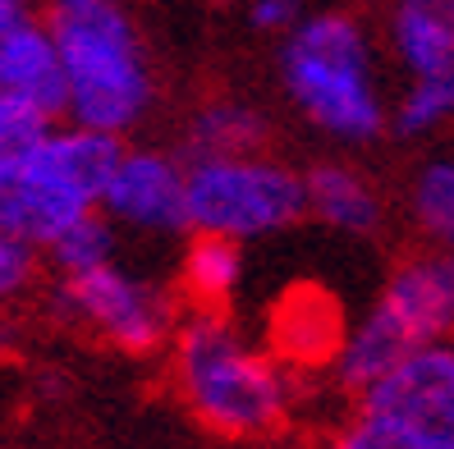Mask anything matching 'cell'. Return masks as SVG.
Wrapping results in <instances>:
<instances>
[{
	"instance_id": "cell-19",
	"label": "cell",
	"mask_w": 454,
	"mask_h": 449,
	"mask_svg": "<svg viewBox=\"0 0 454 449\" xmlns=\"http://www.w3.org/2000/svg\"><path fill=\"white\" fill-rule=\"evenodd\" d=\"M51 124H56V115H46L42 105L23 101V97H14V92H0V156L37 143Z\"/></svg>"
},
{
	"instance_id": "cell-15",
	"label": "cell",
	"mask_w": 454,
	"mask_h": 449,
	"mask_svg": "<svg viewBox=\"0 0 454 449\" xmlns=\"http://www.w3.org/2000/svg\"><path fill=\"white\" fill-rule=\"evenodd\" d=\"M115 248H120V225L106 211H88L46 244V261L56 267V275H74L101 267V261H115Z\"/></svg>"
},
{
	"instance_id": "cell-14",
	"label": "cell",
	"mask_w": 454,
	"mask_h": 449,
	"mask_svg": "<svg viewBox=\"0 0 454 449\" xmlns=\"http://www.w3.org/2000/svg\"><path fill=\"white\" fill-rule=\"evenodd\" d=\"M271 124L248 101H207L189 120V161L193 156H244L262 151Z\"/></svg>"
},
{
	"instance_id": "cell-4",
	"label": "cell",
	"mask_w": 454,
	"mask_h": 449,
	"mask_svg": "<svg viewBox=\"0 0 454 449\" xmlns=\"http://www.w3.org/2000/svg\"><path fill=\"white\" fill-rule=\"evenodd\" d=\"M294 105L340 143H372L390 128V111L372 78V42L354 14H303L280 50Z\"/></svg>"
},
{
	"instance_id": "cell-5",
	"label": "cell",
	"mask_w": 454,
	"mask_h": 449,
	"mask_svg": "<svg viewBox=\"0 0 454 449\" xmlns=\"http://www.w3.org/2000/svg\"><path fill=\"white\" fill-rule=\"evenodd\" d=\"M454 335V248H432L390 271L372 312L340 339L335 381L344 394H363L413 349Z\"/></svg>"
},
{
	"instance_id": "cell-11",
	"label": "cell",
	"mask_w": 454,
	"mask_h": 449,
	"mask_svg": "<svg viewBox=\"0 0 454 449\" xmlns=\"http://www.w3.org/2000/svg\"><path fill=\"white\" fill-rule=\"evenodd\" d=\"M390 46L409 78L454 74V0H395Z\"/></svg>"
},
{
	"instance_id": "cell-3",
	"label": "cell",
	"mask_w": 454,
	"mask_h": 449,
	"mask_svg": "<svg viewBox=\"0 0 454 449\" xmlns=\"http://www.w3.org/2000/svg\"><path fill=\"white\" fill-rule=\"evenodd\" d=\"M124 138L101 128L56 120L46 134L19 151L0 156V229L46 248L78 216L101 211V193Z\"/></svg>"
},
{
	"instance_id": "cell-13",
	"label": "cell",
	"mask_w": 454,
	"mask_h": 449,
	"mask_svg": "<svg viewBox=\"0 0 454 449\" xmlns=\"http://www.w3.org/2000/svg\"><path fill=\"white\" fill-rule=\"evenodd\" d=\"M244 284V252L239 239L230 234H211V229H193L189 248L179 257V289L184 298L202 312H225L230 298Z\"/></svg>"
},
{
	"instance_id": "cell-17",
	"label": "cell",
	"mask_w": 454,
	"mask_h": 449,
	"mask_svg": "<svg viewBox=\"0 0 454 449\" xmlns=\"http://www.w3.org/2000/svg\"><path fill=\"white\" fill-rule=\"evenodd\" d=\"M450 120H454V74H418L390 111V124L404 138L436 134Z\"/></svg>"
},
{
	"instance_id": "cell-8",
	"label": "cell",
	"mask_w": 454,
	"mask_h": 449,
	"mask_svg": "<svg viewBox=\"0 0 454 449\" xmlns=\"http://www.w3.org/2000/svg\"><path fill=\"white\" fill-rule=\"evenodd\" d=\"M56 307L74 326L97 335L101 344L129 358H152L175 339V303L152 280L133 275L115 261H101L92 271L60 275Z\"/></svg>"
},
{
	"instance_id": "cell-18",
	"label": "cell",
	"mask_w": 454,
	"mask_h": 449,
	"mask_svg": "<svg viewBox=\"0 0 454 449\" xmlns=\"http://www.w3.org/2000/svg\"><path fill=\"white\" fill-rule=\"evenodd\" d=\"M42 257H46V248H37L33 239H23L14 229H0V316L19 307L37 289Z\"/></svg>"
},
{
	"instance_id": "cell-6",
	"label": "cell",
	"mask_w": 454,
	"mask_h": 449,
	"mask_svg": "<svg viewBox=\"0 0 454 449\" xmlns=\"http://www.w3.org/2000/svg\"><path fill=\"white\" fill-rule=\"evenodd\" d=\"M354 399L340 431L349 449H454V344L413 349Z\"/></svg>"
},
{
	"instance_id": "cell-21",
	"label": "cell",
	"mask_w": 454,
	"mask_h": 449,
	"mask_svg": "<svg viewBox=\"0 0 454 449\" xmlns=\"http://www.w3.org/2000/svg\"><path fill=\"white\" fill-rule=\"evenodd\" d=\"M28 14H33V0H0V33H10Z\"/></svg>"
},
{
	"instance_id": "cell-20",
	"label": "cell",
	"mask_w": 454,
	"mask_h": 449,
	"mask_svg": "<svg viewBox=\"0 0 454 449\" xmlns=\"http://www.w3.org/2000/svg\"><path fill=\"white\" fill-rule=\"evenodd\" d=\"M303 23V0H253V28L294 33Z\"/></svg>"
},
{
	"instance_id": "cell-2",
	"label": "cell",
	"mask_w": 454,
	"mask_h": 449,
	"mask_svg": "<svg viewBox=\"0 0 454 449\" xmlns=\"http://www.w3.org/2000/svg\"><path fill=\"white\" fill-rule=\"evenodd\" d=\"M46 23L65 65V120L124 138L152 111L143 37L120 0H51Z\"/></svg>"
},
{
	"instance_id": "cell-1",
	"label": "cell",
	"mask_w": 454,
	"mask_h": 449,
	"mask_svg": "<svg viewBox=\"0 0 454 449\" xmlns=\"http://www.w3.org/2000/svg\"><path fill=\"white\" fill-rule=\"evenodd\" d=\"M170 381L189 417L221 440L276 436L294 404L280 362L253 349L225 312L202 307L170 339Z\"/></svg>"
},
{
	"instance_id": "cell-12",
	"label": "cell",
	"mask_w": 454,
	"mask_h": 449,
	"mask_svg": "<svg viewBox=\"0 0 454 449\" xmlns=\"http://www.w3.org/2000/svg\"><path fill=\"white\" fill-rule=\"evenodd\" d=\"M308 211L340 234H377L381 229V197L377 189L344 161H322L308 174Z\"/></svg>"
},
{
	"instance_id": "cell-16",
	"label": "cell",
	"mask_w": 454,
	"mask_h": 449,
	"mask_svg": "<svg viewBox=\"0 0 454 449\" xmlns=\"http://www.w3.org/2000/svg\"><path fill=\"white\" fill-rule=\"evenodd\" d=\"M413 225L432 248H454V156L432 161L413 174Z\"/></svg>"
},
{
	"instance_id": "cell-7",
	"label": "cell",
	"mask_w": 454,
	"mask_h": 449,
	"mask_svg": "<svg viewBox=\"0 0 454 449\" xmlns=\"http://www.w3.org/2000/svg\"><path fill=\"white\" fill-rule=\"evenodd\" d=\"M308 216V179L271 156H193L189 161V229L262 239Z\"/></svg>"
},
{
	"instance_id": "cell-9",
	"label": "cell",
	"mask_w": 454,
	"mask_h": 449,
	"mask_svg": "<svg viewBox=\"0 0 454 449\" xmlns=\"http://www.w3.org/2000/svg\"><path fill=\"white\" fill-rule=\"evenodd\" d=\"M101 211L120 229L179 234L189 229V161L156 147H124L106 179Z\"/></svg>"
},
{
	"instance_id": "cell-10",
	"label": "cell",
	"mask_w": 454,
	"mask_h": 449,
	"mask_svg": "<svg viewBox=\"0 0 454 449\" xmlns=\"http://www.w3.org/2000/svg\"><path fill=\"white\" fill-rule=\"evenodd\" d=\"M0 92H14L42 105L46 115L65 120V65L46 14H28L10 33H0Z\"/></svg>"
}]
</instances>
